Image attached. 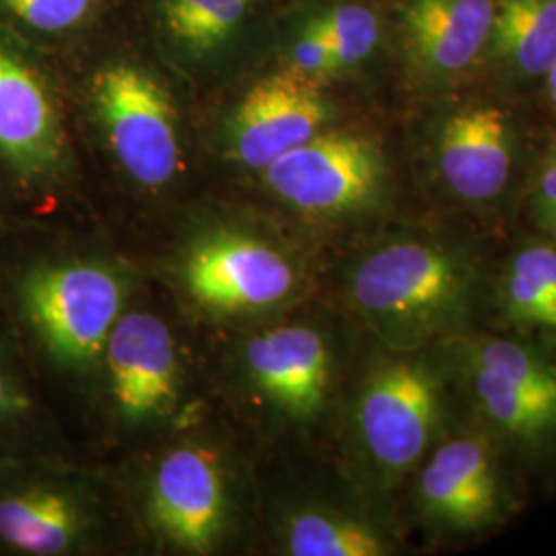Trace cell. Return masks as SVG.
<instances>
[{"mask_svg": "<svg viewBox=\"0 0 556 556\" xmlns=\"http://www.w3.org/2000/svg\"><path fill=\"white\" fill-rule=\"evenodd\" d=\"M71 122L79 119L119 178L161 194L186 176L192 89L163 62L128 11L54 60Z\"/></svg>", "mask_w": 556, "mask_h": 556, "instance_id": "1", "label": "cell"}, {"mask_svg": "<svg viewBox=\"0 0 556 556\" xmlns=\"http://www.w3.org/2000/svg\"><path fill=\"white\" fill-rule=\"evenodd\" d=\"M491 278L475 239L418 229L358 260L349 275V298L390 349L413 351L475 330L491 298Z\"/></svg>", "mask_w": 556, "mask_h": 556, "instance_id": "2", "label": "cell"}, {"mask_svg": "<svg viewBox=\"0 0 556 556\" xmlns=\"http://www.w3.org/2000/svg\"><path fill=\"white\" fill-rule=\"evenodd\" d=\"M464 417L528 470L556 468V338L464 332L443 342Z\"/></svg>", "mask_w": 556, "mask_h": 556, "instance_id": "3", "label": "cell"}, {"mask_svg": "<svg viewBox=\"0 0 556 556\" xmlns=\"http://www.w3.org/2000/svg\"><path fill=\"white\" fill-rule=\"evenodd\" d=\"M464 417L445 344L394 351L379 358L358 388L355 433L383 484L415 472L418 462Z\"/></svg>", "mask_w": 556, "mask_h": 556, "instance_id": "4", "label": "cell"}, {"mask_svg": "<svg viewBox=\"0 0 556 556\" xmlns=\"http://www.w3.org/2000/svg\"><path fill=\"white\" fill-rule=\"evenodd\" d=\"M418 155L439 199L466 211L497 208L523 165V124L507 93H464L433 101Z\"/></svg>", "mask_w": 556, "mask_h": 556, "instance_id": "5", "label": "cell"}, {"mask_svg": "<svg viewBox=\"0 0 556 556\" xmlns=\"http://www.w3.org/2000/svg\"><path fill=\"white\" fill-rule=\"evenodd\" d=\"M289 0H132L142 36L192 93H219L270 60Z\"/></svg>", "mask_w": 556, "mask_h": 556, "instance_id": "6", "label": "cell"}, {"mask_svg": "<svg viewBox=\"0 0 556 556\" xmlns=\"http://www.w3.org/2000/svg\"><path fill=\"white\" fill-rule=\"evenodd\" d=\"M75 169V132L52 59L0 27V194L48 200Z\"/></svg>", "mask_w": 556, "mask_h": 556, "instance_id": "7", "label": "cell"}, {"mask_svg": "<svg viewBox=\"0 0 556 556\" xmlns=\"http://www.w3.org/2000/svg\"><path fill=\"white\" fill-rule=\"evenodd\" d=\"M338 87L303 79L268 60L220 96L215 142L220 161L258 176L273 161L342 119Z\"/></svg>", "mask_w": 556, "mask_h": 556, "instance_id": "8", "label": "cell"}, {"mask_svg": "<svg viewBox=\"0 0 556 556\" xmlns=\"http://www.w3.org/2000/svg\"><path fill=\"white\" fill-rule=\"evenodd\" d=\"M262 188L309 219H349L374 211L392 186L383 142L365 128L338 122L273 161Z\"/></svg>", "mask_w": 556, "mask_h": 556, "instance_id": "9", "label": "cell"}, {"mask_svg": "<svg viewBox=\"0 0 556 556\" xmlns=\"http://www.w3.org/2000/svg\"><path fill=\"white\" fill-rule=\"evenodd\" d=\"M509 459L472 420L459 418L415 468L418 521L439 538L491 532L514 511Z\"/></svg>", "mask_w": 556, "mask_h": 556, "instance_id": "10", "label": "cell"}, {"mask_svg": "<svg viewBox=\"0 0 556 556\" xmlns=\"http://www.w3.org/2000/svg\"><path fill=\"white\" fill-rule=\"evenodd\" d=\"M25 326L64 365H87L119 319L124 289L112 270L89 262H43L17 280Z\"/></svg>", "mask_w": 556, "mask_h": 556, "instance_id": "11", "label": "cell"}, {"mask_svg": "<svg viewBox=\"0 0 556 556\" xmlns=\"http://www.w3.org/2000/svg\"><path fill=\"white\" fill-rule=\"evenodd\" d=\"M394 66L427 100H441L482 68L495 0H388Z\"/></svg>", "mask_w": 556, "mask_h": 556, "instance_id": "12", "label": "cell"}, {"mask_svg": "<svg viewBox=\"0 0 556 556\" xmlns=\"http://www.w3.org/2000/svg\"><path fill=\"white\" fill-rule=\"evenodd\" d=\"M184 275L194 299L225 312L278 305L293 295L299 280L291 260L239 233L202 239L186 262Z\"/></svg>", "mask_w": 556, "mask_h": 556, "instance_id": "13", "label": "cell"}, {"mask_svg": "<svg viewBox=\"0 0 556 556\" xmlns=\"http://www.w3.org/2000/svg\"><path fill=\"white\" fill-rule=\"evenodd\" d=\"M105 346L112 392L124 417L139 420L157 415L174 400L176 342L157 316L126 314L112 328Z\"/></svg>", "mask_w": 556, "mask_h": 556, "instance_id": "14", "label": "cell"}, {"mask_svg": "<svg viewBox=\"0 0 556 556\" xmlns=\"http://www.w3.org/2000/svg\"><path fill=\"white\" fill-rule=\"evenodd\" d=\"M248 365L260 390L285 413L312 418L332 386V351L312 326H280L248 344Z\"/></svg>", "mask_w": 556, "mask_h": 556, "instance_id": "15", "label": "cell"}, {"mask_svg": "<svg viewBox=\"0 0 556 556\" xmlns=\"http://www.w3.org/2000/svg\"><path fill=\"white\" fill-rule=\"evenodd\" d=\"M225 493L219 464L200 447H179L161 462L151 514L161 532L176 544L204 553L220 532Z\"/></svg>", "mask_w": 556, "mask_h": 556, "instance_id": "16", "label": "cell"}, {"mask_svg": "<svg viewBox=\"0 0 556 556\" xmlns=\"http://www.w3.org/2000/svg\"><path fill=\"white\" fill-rule=\"evenodd\" d=\"M556 64V0H495L482 73L503 93L542 83Z\"/></svg>", "mask_w": 556, "mask_h": 556, "instance_id": "17", "label": "cell"}, {"mask_svg": "<svg viewBox=\"0 0 556 556\" xmlns=\"http://www.w3.org/2000/svg\"><path fill=\"white\" fill-rule=\"evenodd\" d=\"M498 321L511 332L556 338V243L526 239L491 278V298Z\"/></svg>", "mask_w": 556, "mask_h": 556, "instance_id": "18", "label": "cell"}, {"mask_svg": "<svg viewBox=\"0 0 556 556\" xmlns=\"http://www.w3.org/2000/svg\"><path fill=\"white\" fill-rule=\"evenodd\" d=\"M132 0H0V27L48 59L60 60L100 36Z\"/></svg>", "mask_w": 556, "mask_h": 556, "instance_id": "19", "label": "cell"}, {"mask_svg": "<svg viewBox=\"0 0 556 556\" xmlns=\"http://www.w3.org/2000/svg\"><path fill=\"white\" fill-rule=\"evenodd\" d=\"M79 530L75 501L50 484L25 482L0 491V544L13 553L62 555Z\"/></svg>", "mask_w": 556, "mask_h": 556, "instance_id": "20", "label": "cell"}, {"mask_svg": "<svg viewBox=\"0 0 556 556\" xmlns=\"http://www.w3.org/2000/svg\"><path fill=\"white\" fill-rule=\"evenodd\" d=\"M332 43L340 85H358L394 66L388 0H314Z\"/></svg>", "mask_w": 556, "mask_h": 556, "instance_id": "21", "label": "cell"}, {"mask_svg": "<svg viewBox=\"0 0 556 556\" xmlns=\"http://www.w3.org/2000/svg\"><path fill=\"white\" fill-rule=\"evenodd\" d=\"M270 60L303 79L342 87L332 43L314 0H289L278 20Z\"/></svg>", "mask_w": 556, "mask_h": 556, "instance_id": "22", "label": "cell"}, {"mask_svg": "<svg viewBox=\"0 0 556 556\" xmlns=\"http://www.w3.org/2000/svg\"><path fill=\"white\" fill-rule=\"evenodd\" d=\"M287 548L295 556H383L390 542L374 526L353 517L307 509L287 526Z\"/></svg>", "mask_w": 556, "mask_h": 556, "instance_id": "23", "label": "cell"}, {"mask_svg": "<svg viewBox=\"0 0 556 556\" xmlns=\"http://www.w3.org/2000/svg\"><path fill=\"white\" fill-rule=\"evenodd\" d=\"M526 204L540 236L556 243V139L548 142L532 165Z\"/></svg>", "mask_w": 556, "mask_h": 556, "instance_id": "24", "label": "cell"}, {"mask_svg": "<svg viewBox=\"0 0 556 556\" xmlns=\"http://www.w3.org/2000/svg\"><path fill=\"white\" fill-rule=\"evenodd\" d=\"M31 410V400L23 392L20 381L0 358V431L20 422Z\"/></svg>", "mask_w": 556, "mask_h": 556, "instance_id": "25", "label": "cell"}, {"mask_svg": "<svg viewBox=\"0 0 556 556\" xmlns=\"http://www.w3.org/2000/svg\"><path fill=\"white\" fill-rule=\"evenodd\" d=\"M544 89V100H546V108L551 112V116L556 122V64L548 71V75L540 83Z\"/></svg>", "mask_w": 556, "mask_h": 556, "instance_id": "26", "label": "cell"}]
</instances>
